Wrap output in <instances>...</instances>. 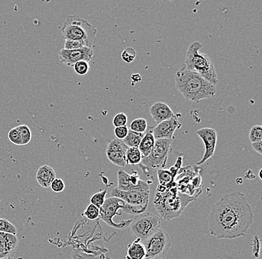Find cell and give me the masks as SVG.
Returning a JSON list of instances; mask_svg holds the SVG:
<instances>
[{
  "instance_id": "42",
  "label": "cell",
  "mask_w": 262,
  "mask_h": 259,
  "mask_svg": "<svg viewBox=\"0 0 262 259\" xmlns=\"http://www.w3.org/2000/svg\"><path fill=\"white\" fill-rule=\"evenodd\" d=\"M1 259H15V258H9V257H6V258H1Z\"/></svg>"
},
{
  "instance_id": "4",
  "label": "cell",
  "mask_w": 262,
  "mask_h": 259,
  "mask_svg": "<svg viewBox=\"0 0 262 259\" xmlns=\"http://www.w3.org/2000/svg\"><path fill=\"white\" fill-rule=\"evenodd\" d=\"M201 48L202 44L199 42H193L188 47L183 68L201 75L216 86L219 83V78L215 67L210 58L201 52Z\"/></svg>"
},
{
  "instance_id": "14",
  "label": "cell",
  "mask_w": 262,
  "mask_h": 259,
  "mask_svg": "<svg viewBox=\"0 0 262 259\" xmlns=\"http://www.w3.org/2000/svg\"><path fill=\"white\" fill-rule=\"evenodd\" d=\"M180 124L178 116L174 115L168 121H163L157 124L156 127L153 128V134L155 140L158 139H167L172 140L173 134L177 129H180Z\"/></svg>"
},
{
  "instance_id": "3",
  "label": "cell",
  "mask_w": 262,
  "mask_h": 259,
  "mask_svg": "<svg viewBox=\"0 0 262 259\" xmlns=\"http://www.w3.org/2000/svg\"><path fill=\"white\" fill-rule=\"evenodd\" d=\"M198 198L180 193L175 186L164 192L157 193L154 204L157 212L163 220L171 221L180 217L188 205L191 202L196 201Z\"/></svg>"
},
{
  "instance_id": "11",
  "label": "cell",
  "mask_w": 262,
  "mask_h": 259,
  "mask_svg": "<svg viewBox=\"0 0 262 259\" xmlns=\"http://www.w3.org/2000/svg\"><path fill=\"white\" fill-rule=\"evenodd\" d=\"M94 54L93 48L83 47L79 50H66L62 49L59 52L58 57L60 63L67 66L73 67L75 63L80 61L90 62Z\"/></svg>"
},
{
  "instance_id": "26",
  "label": "cell",
  "mask_w": 262,
  "mask_h": 259,
  "mask_svg": "<svg viewBox=\"0 0 262 259\" xmlns=\"http://www.w3.org/2000/svg\"><path fill=\"white\" fill-rule=\"evenodd\" d=\"M0 232H6L16 235V228L14 224H11L8 220L0 218Z\"/></svg>"
},
{
  "instance_id": "18",
  "label": "cell",
  "mask_w": 262,
  "mask_h": 259,
  "mask_svg": "<svg viewBox=\"0 0 262 259\" xmlns=\"http://www.w3.org/2000/svg\"><path fill=\"white\" fill-rule=\"evenodd\" d=\"M157 177H158L159 185L157 187V191L159 193L164 192L166 190L170 189L173 187L177 186L175 183V178L170 173L169 170L166 169H159L157 170Z\"/></svg>"
},
{
  "instance_id": "27",
  "label": "cell",
  "mask_w": 262,
  "mask_h": 259,
  "mask_svg": "<svg viewBox=\"0 0 262 259\" xmlns=\"http://www.w3.org/2000/svg\"><path fill=\"white\" fill-rule=\"evenodd\" d=\"M249 139L251 144L262 142V126L261 125L253 126V128L250 129V134H249Z\"/></svg>"
},
{
  "instance_id": "36",
  "label": "cell",
  "mask_w": 262,
  "mask_h": 259,
  "mask_svg": "<svg viewBox=\"0 0 262 259\" xmlns=\"http://www.w3.org/2000/svg\"><path fill=\"white\" fill-rule=\"evenodd\" d=\"M84 45L82 43L77 42V41L66 40L64 44V48L66 50H75L83 48Z\"/></svg>"
},
{
  "instance_id": "6",
  "label": "cell",
  "mask_w": 262,
  "mask_h": 259,
  "mask_svg": "<svg viewBox=\"0 0 262 259\" xmlns=\"http://www.w3.org/2000/svg\"><path fill=\"white\" fill-rule=\"evenodd\" d=\"M99 209L100 219L102 220L108 226L119 229H124L129 227L131 222V220L122 221L120 223L114 222V217L121 215V213L119 212V210H122L125 214H134L135 216L145 212V211L140 208L130 206L116 197H111L105 200L104 204Z\"/></svg>"
},
{
  "instance_id": "7",
  "label": "cell",
  "mask_w": 262,
  "mask_h": 259,
  "mask_svg": "<svg viewBox=\"0 0 262 259\" xmlns=\"http://www.w3.org/2000/svg\"><path fill=\"white\" fill-rule=\"evenodd\" d=\"M161 220L151 212H144L131 220L130 231L136 239L143 243L160 229Z\"/></svg>"
},
{
  "instance_id": "37",
  "label": "cell",
  "mask_w": 262,
  "mask_h": 259,
  "mask_svg": "<svg viewBox=\"0 0 262 259\" xmlns=\"http://www.w3.org/2000/svg\"><path fill=\"white\" fill-rule=\"evenodd\" d=\"M129 129L127 126L116 127L114 129V134L116 138L119 140H124L128 133Z\"/></svg>"
},
{
  "instance_id": "22",
  "label": "cell",
  "mask_w": 262,
  "mask_h": 259,
  "mask_svg": "<svg viewBox=\"0 0 262 259\" xmlns=\"http://www.w3.org/2000/svg\"><path fill=\"white\" fill-rule=\"evenodd\" d=\"M144 135H145V133H138V132L129 130L127 135L122 141L128 148H130V147L138 148L139 144H140L142 138L144 137Z\"/></svg>"
},
{
  "instance_id": "21",
  "label": "cell",
  "mask_w": 262,
  "mask_h": 259,
  "mask_svg": "<svg viewBox=\"0 0 262 259\" xmlns=\"http://www.w3.org/2000/svg\"><path fill=\"white\" fill-rule=\"evenodd\" d=\"M146 251L143 244L139 239H136L127 247L126 259H145Z\"/></svg>"
},
{
  "instance_id": "17",
  "label": "cell",
  "mask_w": 262,
  "mask_h": 259,
  "mask_svg": "<svg viewBox=\"0 0 262 259\" xmlns=\"http://www.w3.org/2000/svg\"><path fill=\"white\" fill-rule=\"evenodd\" d=\"M55 178V172L52 167L49 165H42L37 170L36 180L37 183L44 188H49L51 183Z\"/></svg>"
},
{
  "instance_id": "5",
  "label": "cell",
  "mask_w": 262,
  "mask_h": 259,
  "mask_svg": "<svg viewBox=\"0 0 262 259\" xmlns=\"http://www.w3.org/2000/svg\"><path fill=\"white\" fill-rule=\"evenodd\" d=\"M62 36L65 40L77 41L85 47L93 48L97 29L88 21L78 15L70 16L61 28Z\"/></svg>"
},
{
  "instance_id": "9",
  "label": "cell",
  "mask_w": 262,
  "mask_h": 259,
  "mask_svg": "<svg viewBox=\"0 0 262 259\" xmlns=\"http://www.w3.org/2000/svg\"><path fill=\"white\" fill-rule=\"evenodd\" d=\"M171 242L169 234L164 229H159L142 243L146 251L145 259L157 258L166 253L171 247Z\"/></svg>"
},
{
  "instance_id": "8",
  "label": "cell",
  "mask_w": 262,
  "mask_h": 259,
  "mask_svg": "<svg viewBox=\"0 0 262 259\" xmlns=\"http://www.w3.org/2000/svg\"><path fill=\"white\" fill-rule=\"evenodd\" d=\"M171 141L158 139L155 141V146L150 155L142 158L139 165L147 168L165 169L168 155L171 152Z\"/></svg>"
},
{
  "instance_id": "28",
  "label": "cell",
  "mask_w": 262,
  "mask_h": 259,
  "mask_svg": "<svg viewBox=\"0 0 262 259\" xmlns=\"http://www.w3.org/2000/svg\"><path fill=\"white\" fill-rule=\"evenodd\" d=\"M106 193H107V188H106L103 191H101V192H98L93 195L91 199H90V203L96 206L98 209H100L104 204V201H105Z\"/></svg>"
},
{
  "instance_id": "10",
  "label": "cell",
  "mask_w": 262,
  "mask_h": 259,
  "mask_svg": "<svg viewBox=\"0 0 262 259\" xmlns=\"http://www.w3.org/2000/svg\"><path fill=\"white\" fill-rule=\"evenodd\" d=\"M111 197L119 198L130 206H136L146 211L150 198V189L123 191L116 188L111 191Z\"/></svg>"
},
{
  "instance_id": "16",
  "label": "cell",
  "mask_w": 262,
  "mask_h": 259,
  "mask_svg": "<svg viewBox=\"0 0 262 259\" xmlns=\"http://www.w3.org/2000/svg\"><path fill=\"white\" fill-rule=\"evenodd\" d=\"M18 245L16 235L6 232H0V259L6 258Z\"/></svg>"
},
{
  "instance_id": "23",
  "label": "cell",
  "mask_w": 262,
  "mask_h": 259,
  "mask_svg": "<svg viewBox=\"0 0 262 259\" xmlns=\"http://www.w3.org/2000/svg\"><path fill=\"white\" fill-rule=\"evenodd\" d=\"M142 155L138 148L130 147L128 148L126 152V160L127 165H139L142 160Z\"/></svg>"
},
{
  "instance_id": "32",
  "label": "cell",
  "mask_w": 262,
  "mask_h": 259,
  "mask_svg": "<svg viewBox=\"0 0 262 259\" xmlns=\"http://www.w3.org/2000/svg\"><path fill=\"white\" fill-rule=\"evenodd\" d=\"M8 140L13 144L16 146H23L22 139H21L20 134L18 132L16 128H13L8 132Z\"/></svg>"
},
{
  "instance_id": "24",
  "label": "cell",
  "mask_w": 262,
  "mask_h": 259,
  "mask_svg": "<svg viewBox=\"0 0 262 259\" xmlns=\"http://www.w3.org/2000/svg\"><path fill=\"white\" fill-rule=\"evenodd\" d=\"M147 129V124L146 119L144 118H137L133 121L130 125L129 130L133 132H138V133H145Z\"/></svg>"
},
{
  "instance_id": "30",
  "label": "cell",
  "mask_w": 262,
  "mask_h": 259,
  "mask_svg": "<svg viewBox=\"0 0 262 259\" xmlns=\"http://www.w3.org/2000/svg\"><path fill=\"white\" fill-rule=\"evenodd\" d=\"M83 216H85L90 221H95V220L98 219L100 216V209L98 207H96L94 205L90 204L86 209L85 210L83 214Z\"/></svg>"
},
{
  "instance_id": "19",
  "label": "cell",
  "mask_w": 262,
  "mask_h": 259,
  "mask_svg": "<svg viewBox=\"0 0 262 259\" xmlns=\"http://www.w3.org/2000/svg\"><path fill=\"white\" fill-rule=\"evenodd\" d=\"M155 138L153 134V127L147 129L146 134L144 135L138 149L142 154V158H146L150 155L155 144Z\"/></svg>"
},
{
  "instance_id": "25",
  "label": "cell",
  "mask_w": 262,
  "mask_h": 259,
  "mask_svg": "<svg viewBox=\"0 0 262 259\" xmlns=\"http://www.w3.org/2000/svg\"><path fill=\"white\" fill-rule=\"evenodd\" d=\"M16 129L20 134L22 139L23 146L29 144L32 140V132L27 125H20L16 126Z\"/></svg>"
},
{
  "instance_id": "29",
  "label": "cell",
  "mask_w": 262,
  "mask_h": 259,
  "mask_svg": "<svg viewBox=\"0 0 262 259\" xmlns=\"http://www.w3.org/2000/svg\"><path fill=\"white\" fill-rule=\"evenodd\" d=\"M73 68L76 74L79 75H86L90 71V64L89 62H85V61H80V62L75 64Z\"/></svg>"
},
{
  "instance_id": "34",
  "label": "cell",
  "mask_w": 262,
  "mask_h": 259,
  "mask_svg": "<svg viewBox=\"0 0 262 259\" xmlns=\"http://www.w3.org/2000/svg\"><path fill=\"white\" fill-rule=\"evenodd\" d=\"M260 247H261V244H260L259 238L258 236H255L251 242L252 255L253 258H259Z\"/></svg>"
},
{
  "instance_id": "38",
  "label": "cell",
  "mask_w": 262,
  "mask_h": 259,
  "mask_svg": "<svg viewBox=\"0 0 262 259\" xmlns=\"http://www.w3.org/2000/svg\"><path fill=\"white\" fill-rule=\"evenodd\" d=\"M183 160V156L178 157V159H177L176 162H175L174 165L170 167V173H171L172 176H173L174 178H176L177 176H178V172H179L180 168L182 167Z\"/></svg>"
},
{
  "instance_id": "1",
  "label": "cell",
  "mask_w": 262,
  "mask_h": 259,
  "mask_svg": "<svg viewBox=\"0 0 262 259\" xmlns=\"http://www.w3.org/2000/svg\"><path fill=\"white\" fill-rule=\"evenodd\" d=\"M253 220V211L245 194L229 193L213 205L209 217V232L217 239L245 237Z\"/></svg>"
},
{
  "instance_id": "41",
  "label": "cell",
  "mask_w": 262,
  "mask_h": 259,
  "mask_svg": "<svg viewBox=\"0 0 262 259\" xmlns=\"http://www.w3.org/2000/svg\"><path fill=\"white\" fill-rule=\"evenodd\" d=\"M261 171H262V170H260V171H259V178H260V180H262Z\"/></svg>"
},
{
  "instance_id": "20",
  "label": "cell",
  "mask_w": 262,
  "mask_h": 259,
  "mask_svg": "<svg viewBox=\"0 0 262 259\" xmlns=\"http://www.w3.org/2000/svg\"><path fill=\"white\" fill-rule=\"evenodd\" d=\"M118 186L117 188L120 191H130L137 189H150V187L147 188H137L133 185L131 182L130 175L126 173L124 170H119L117 173Z\"/></svg>"
},
{
  "instance_id": "12",
  "label": "cell",
  "mask_w": 262,
  "mask_h": 259,
  "mask_svg": "<svg viewBox=\"0 0 262 259\" xmlns=\"http://www.w3.org/2000/svg\"><path fill=\"white\" fill-rule=\"evenodd\" d=\"M128 147L122 140L115 138L111 141L106 147V154L110 162L118 167H124L127 165L126 152Z\"/></svg>"
},
{
  "instance_id": "2",
  "label": "cell",
  "mask_w": 262,
  "mask_h": 259,
  "mask_svg": "<svg viewBox=\"0 0 262 259\" xmlns=\"http://www.w3.org/2000/svg\"><path fill=\"white\" fill-rule=\"evenodd\" d=\"M175 85L186 101L193 103L211 99L216 94L215 85L201 75L183 68L175 74Z\"/></svg>"
},
{
  "instance_id": "31",
  "label": "cell",
  "mask_w": 262,
  "mask_h": 259,
  "mask_svg": "<svg viewBox=\"0 0 262 259\" xmlns=\"http://www.w3.org/2000/svg\"><path fill=\"white\" fill-rule=\"evenodd\" d=\"M137 56V52L132 47H128L126 48L125 50L123 51L122 54H121V57L125 63H131L134 62V59Z\"/></svg>"
},
{
  "instance_id": "35",
  "label": "cell",
  "mask_w": 262,
  "mask_h": 259,
  "mask_svg": "<svg viewBox=\"0 0 262 259\" xmlns=\"http://www.w3.org/2000/svg\"><path fill=\"white\" fill-rule=\"evenodd\" d=\"M51 189L55 193H60L65 189V183L61 178H55L50 185Z\"/></svg>"
},
{
  "instance_id": "39",
  "label": "cell",
  "mask_w": 262,
  "mask_h": 259,
  "mask_svg": "<svg viewBox=\"0 0 262 259\" xmlns=\"http://www.w3.org/2000/svg\"><path fill=\"white\" fill-rule=\"evenodd\" d=\"M191 185L195 190L202 189V178H201V174H198L192 177L191 180Z\"/></svg>"
},
{
  "instance_id": "13",
  "label": "cell",
  "mask_w": 262,
  "mask_h": 259,
  "mask_svg": "<svg viewBox=\"0 0 262 259\" xmlns=\"http://www.w3.org/2000/svg\"><path fill=\"white\" fill-rule=\"evenodd\" d=\"M196 134L204 142L205 146V153L203 158L196 165H203L206 161L212 158L215 151L216 144H217V132L215 129L212 128H203L196 131Z\"/></svg>"
},
{
  "instance_id": "40",
  "label": "cell",
  "mask_w": 262,
  "mask_h": 259,
  "mask_svg": "<svg viewBox=\"0 0 262 259\" xmlns=\"http://www.w3.org/2000/svg\"><path fill=\"white\" fill-rule=\"evenodd\" d=\"M262 142L253 143L252 144V147H253V150L255 152H258L259 155H262V148H261Z\"/></svg>"
},
{
  "instance_id": "33",
  "label": "cell",
  "mask_w": 262,
  "mask_h": 259,
  "mask_svg": "<svg viewBox=\"0 0 262 259\" xmlns=\"http://www.w3.org/2000/svg\"><path fill=\"white\" fill-rule=\"evenodd\" d=\"M113 124H114L115 128L127 126V116L124 113H119L114 117Z\"/></svg>"
},
{
  "instance_id": "15",
  "label": "cell",
  "mask_w": 262,
  "mask_h": 259,
  "mask_svg": "<svg viewBox=\"0 0 262 259\" xmlns=\"http://www.w3.org/2000/svg\"><path fill=\"white\" fill-rule=\"evenodd\" d=\"M150 113L154 121L157 124H160L163 121H168L175 115L168 105L160 101L156 102L152 105L150 109Z\"/></svg>"
}]
</instances>
